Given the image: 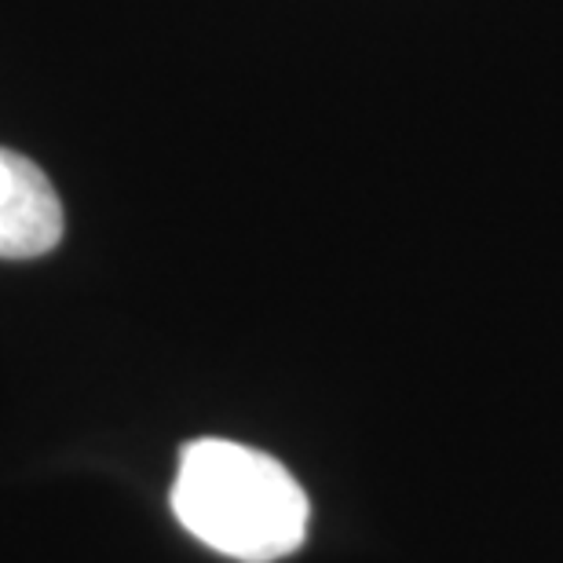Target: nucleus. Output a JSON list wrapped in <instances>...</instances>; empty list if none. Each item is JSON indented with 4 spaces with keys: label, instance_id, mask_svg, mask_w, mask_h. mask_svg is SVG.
<instances>
[{
    "label": "nucleus",
    "instance_id": "1",
    "mask_svg": "<svg viewBox=\"0 0 563 563\" xmlns=\"http://www.w3.org/2000/svg\"><path fill=\"white\" fill-rule=\"evenodd\" d=\"M173 512L223 556L275 563L303 545L311 505L278 457L231 439H190L179 450Z\"/></svg>",
    "mask_w": 563,
    "mask_h": 563
},
{
    "label": "nucleus",
    "instance_id": "2",
    "mask_svg": "<svg viewBox=\"0 0 563 563\" xmlns=\"http://www.w3.org/2000/svg\"><path fill=\"white\" fill-rule=\"evenodd\" d=\"M63 242V201L30 157L0 146V261H33Z\"/></svg>",
    "mask_w": 563,
    "mask_h": 563
}]
</instances>
